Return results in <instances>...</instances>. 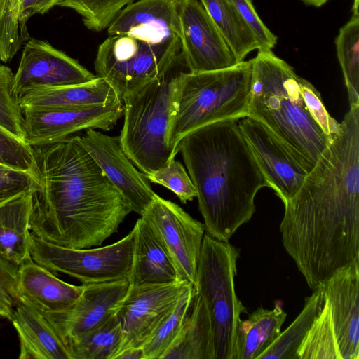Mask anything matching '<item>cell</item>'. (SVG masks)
I'll return each instance as SVG.
<instances>
[{"label": "cell", "instance_id": "1", "mask_svg": "<svg viewBox=\"0 0 359 359\" xmlns=\"http://www.w3.org/2000/svg\"><path fill=\"white\" fill-rule=\"evenodd\" d=\"M284 205L282 243L312 290L359 259L357 116H344L338 133Z\"/></svg>", "mask_w": 359, "mask_h": 359}, {"label": "cell", "instance_id": "2", "mask_svg": "<svg viewBox=\"0 0 359 359\" xmlns=\"http://www.w3.org/2000/svg\"><path fill=\"white\" fill-rule=\"evenodd\" d=\"M39 187L34 193L31 233L65 248L100 246L133 212L74 135L33 147Z\"/></svg>", "mask_w": 359, "mask_h": 359}, {"label": "cell", "instance_id": "3", "mask_svg": "<svg viewBox=\"0 0 359 359\" xmlns=\"http://www.w3.org/2000/svg\"><path fill=\"white\" fill-rule=\"evenodd\" d=\"M177 151L196 190L205 231L229 241L254 215L257 192L270 188L238 121H217L189 133Z\"/></svg>", "mask_w": 359, "mask_h": 359}, {"label": "cell", "instance_id": "4", "mask_svg": "<svg viewBox=\"0 0 359 359\" xmlns=\"http://www.w3.org/2000/svg\"><path fill=\"white\" fill-rule=\"evenodd\" d=\"M248 117L267 127L309 172L330 142L304 102L300 76L271 50L250 60Z\"/></svg>", "mask_w": 359, "mask_h": 359}, {"label": "cell", "instance_id": "5", "mask_svg": "<svg viewBox=\"0 0 359 359\" xmlns=\"http://www.w3.org/2000/svg\"><path fill=\"white\" fill-rule=\"evenodd\" d=\"M187 71L181 55L166 71L122 99L119 139L129 158L145 175L175 157L168 133L177 111L180 81Z\"/></svg>", "mask_w": 359, "mask_h": 359}, {"label": "cell", "instance_id": "6", "mask_svg": "<svg viewBox=\"0 0 359 359\" xmlns=\"http://www.w3.org/2000/svg\"><path fill=\"white\" fill-rule=\"evenodd\" d=\"M251 77L250 60L226 69L182 74L168 133L175 156L180 142L189 133L217 121L248 117Z\"/></svg>", "mask_w": 359, "mask_h": 359}, {"label": "cell", "instance_id": "7", "mask_svg": "<svg viewBox=\"0 0 359 359\" xmlns=\"http://www.w3.org/2000/svg\"><path fill=\"white\" fill-rule=\"evenodd\" d=\"M239 250L205 233L197 270L196 292L208 311L215 359H236L241 315L248 313L235 288Z\"/></svg>", "mask_w": 359, "mask_h": 359}, {"label": "cell", "instance_id": "8", "mask_svg": "<svg viewBox=\"0 0 359 359\" xmlns=\"http://www.w3.org/2000/svg\"><path fill=\"white\" fill-rule=\"evenodd\" d=\"M181 55L180 39L151 42L129 35L109 36L98 47L94 66L122 101L166 71Z\"/></svg>", "mask_w": 359, "mask_h": 359}, {"label": "cell", "instance_id": "9", "mask_svg": "<svg viewBox=\"0 0 359 359\" xmlns=\"http://www.w3.org/2000/svg\"><path fill=\"white\" fill-rule=\"evenodd\" d=\"M134 232L104 247L69 248L45 241L31 233L32 259L53 273H62L82 284L128 278L131 269Z\"/></svg>", "mask_w": 359, "mask_h": 359}, {"label": "cell", "instance_id": "10", "mask_svg": "<svg viewBox=\"0 0 359 359\" xmlns=\"http://www.w3.org/2000/svg\"><path fill=\"white\" fill-rule=\"evenodd\" d=\"M166 248L181 281L197 285L204 224L177 203L156 194L142 215Z\"/></svg>", "mask_w": 359, "mask_h": 359}, {"label": "cell", "instance_id": "11", "mask_svg": "<svg viewBox=\"0 0 359 359\" xmlns=\"http://www.w3.org/2000/svg\"><path fill=\"white\" fill-rule=\"evenodd\" d=\"M191 285L180 281L129 286L115 313L123 332V342L118 354L128 348H142Z\"/></svg>", "mask_w": 359, "mask_h": 359}, {"label": "cell", "instance_id": "12", "mask_svg": "<svg viewBox=\"0 0 359 359\" xmlns=\"http://www.w3.org/2000/svg\"><path fill=\"white\" fill-rule=\"evenodd\" d=\"M179 22L181 55L189 72L215 71L239 63L198 0H180Z\"/></svg>", "mask_w": 359, "mask_h": 359}, {"label": "cell", "instance_id": "13", "mask_svg": "<svg viewBox=\"0 0 359 359\" xmlns=\"http://www.w3.org/2000/svg\"><path fill=\"white\" fill-rule=\"evenodd\" d=\"M23 111L25 141L48 145L88 129L109 131L123 115V102L85 109H29Z\"/></svg>", "mask_w": 359, "mask_h": 359}, {"label": "cell", "instance_id": "14", "mask_svg": "<svg viewBox=\"0 0 359 359\" xmlns=\"http://www.w3.org/2000/svg\"><path fill=\"white\" fill-rule=\"evenodd\" d=\"M96 75L48 41L31 39L25 44L14 76L13 92L19 99L37 88L75 85Z\"/></svg>", "mask_w": 359, "mask_h": 359}, {"label": "cell", "instance_id": "15", "mask_svg": "<svg viewBox=\"0 0 359 359\" xmlns=\"http://www.w3.org/2000/svg\"><path fill=\"white\" fill-rule=\"evenodd\" d=\"M78 137L111 182L122 194L133 212L142 215L156 193L146 175L137 170L125 152L119 137L88 129Z\"/></svg>", "mask_w": 359, "mask_h": 359}, {"label": "cell", "instance_id": "16", "mask_svg": "<svg viewBox=\"0 0 359 359\" xmlns=\"http://www.w3.org/2000/svg\"><path fill=\"white\" fill-rule=\"evenodd\" d=\"M238 126L270 188L285 204L299 190L309 172L285 144L261 122L245 117Z\"/></svg>", "mask_w": 359, "mask_h": 359}, {"label": "cell", "instance_id": "17", "mask_svg": "<svg viewBox=\"0 0 359 359\" xmlns=\"http://www.w3.org/2000/svg\"><path fill=\"white\" fill-rule=\"evenodd\" d=\"M79 299L67 309L43 313L67 345L115 314L129 287L127 278L82 284Z\"/></svg>", "mask_w": 359, "mask_h": 359}, {"label": "cell", "instance_id": "18", "mask_svg": "<svg viewBox=\"0 0 359 359\" xmlns=\"http://www.w3.org/2000/svg\"><path fill=\"white\" fill-rule=\"evenodd\" d=\"M321 288L341 359H359V259L337 270Z\"/></svg>", "mask_w": 359, "mask_h": 359}, {"label": "cell", "instance_id": "19", "mask_svg": "<svg viewBox=\"0 0 359 359\" xmlns=\"http://www.w3.org/2000/svg\"><path fill=\"white\" fill-rule=\"evenodd\" d=\"M180 0H137L128 4L109 25V36L129 35L151 42L180 39Z\"/></svg>", "mask_w": 359, "mask_h": 359}, {"label": "cell", "instance_id": "20", "mask_svg": "<svg viewBox=\"0 0 359 359\" xmlns=\"http://www.w3.org/2000/svg\"><path fill=\"white\" fill-rule=\"evenodd\" d=\"M133 252L129 286L165 285L181 281L164 244L143 217L133 229Z\"/></svg>", "mask_w": 359, "mask_h": 359}, {"label": "cell", "instance_id": "21", "mask_svg": "<svg viewBox=\"0 0 359 359\" xmlns=\"http://www.w3.org/2000/svg\"><path fill=\"white\" fill-rule=\"evenodd\" d=\"M83 285L66 283L32 257L18 266V290L20 301L43 313H55L71 306L80 297Z\"/></svg>", "mask_w": 359, "mask_h": 359}, {"label": "cell", "instance_id": "22", "mask_svg": "<svg viewBox=\"0 0 359 359\" xmlns=\"http://www.w3.org/2000/svg\"><path fill=\"white\" fill-rule=\"evenodd\" d=\"M121 102L111 85L97 76L83 83L32 90L19 99L22 111L29 109H85Z\"/></svg>", "mask_w": 359, "mask_h": 359}, {"label": "cell", "instance_id": "23", "mask_svg": "<svg viewBox=\"0 0 359 359\" xmlns=\"http://www.w3.org/2000/svg\"><path fill=\"white\" fill-rule=\"evenodd\" d=\"M20 341V359H71L67 347L44 313L20 301L11 319Z\"/></svg>", "mask_w": 359, "mask_h": 359}, {"label": "cell", "instance_id": "24", "mask_svg": "<svg viewBox=\"0 0 359 359\" xmlns=\"http://www.w3.org/2000/svg\"><path fill=\"white\" fill-rule=\"evenodd\" d=\"M34 192L0 203V256L17 266L31 257L30 219Z\"/></svg>", "mask_w": 359, "mask_h": 359}, {"label": "cell", "instance_id": "25", "mask_svg": "<svg viewBox=\"0 0 359 359\" xmlns=\"http://www.w3.org/2000/svg\"><path fill=\"white\" fill-rule=\"evenodd\" d=\"M161 359H215L210 315L198 293L179 333Z\"/></svg>", "mask_w": 359, "mask_h": 359}, {"label": "cell", "instance_id": "26", "mask_svg": "<svg viewBox=\"0 0 359 359\" xmlns=\"http://www.w3.org/2000/svg\"><path fill=\"white\" fill-rule=\"evenodd\" d=\"M287 313L277 304L273 309L258 308L241 321L236 359H257L280 332Z\"/></svg>", "mask_w": 359, "mask_h": 359}, {"label": "cell", "instance_id": "27", "mask_svg": "<svg viewBox=\"0 0 359 359\" xmlns=\"http://www.w3.org/2000/svg\"><path fill=\"white\" fill-rule=\"evenodd\" d=\"M325 302L321 287L306 299L303 309L284 331L257 357V359H297V351L320 313Z\"/></svg>", "mask_w": 359, "mask_h": 359}, {"label": "cell", "instance_id": "28", "mask_svg": "<svg viewBox=\"0 0 359 359\" xmlns=\"http://www.w3.org/2000/svg\"><path fill=\"white\" fill-rule=\"evenodd\" d=\"M229 45L238 62L244 60L252 50H258V43L242 21L230 0H200Z\"/></svg>", "mask_w": 359, "mask_h": 359}, {"label": "cell", "instance_id": "29", "mask_svg": "<svg viewBox=\"0 0 359 359\" xmlns=\"http://www.w3.org/2000/svg\"><path fill=\"white\" fill-rule=\"evenodd\" d=\"M123 342V332L116 314L104 323L69 342L71 359H115Z\"/></svg>", "mask_w": 359, "mask_h": 359}, {"label": "cell", "instance_id": "30", "mask_svg": "<svg viewBox=\"0 0 359 359\" xmlns=\"http://www.w3.org/2000/svg\"><path fill=\"white\" fill-rule=\"evenodd\" d=\"M350 107L359 106V14H353L335 39Z\"/></svg>", "mask_w": 359, "mask_h": 359}, {"label": "cell", "instance_id": "31", "mask_svg": "<svg viewBox=\"0 0 359 359\" xmlns=\"http://www.w3.org/2000/svg\"><path fill=\"white\" fill-rule=\"evenodd\" d=\"M297 359H341L330 307L325 299L320 313L297 351Z\"/></svg>", "mask_w": 359, "mask_h": 359}, {"label": "cell", "instance_id": "32", "mask_svg": "<svg viewBox=\"0 0 359 359\" xmlns=\"http://www.w3.org/2000/svg\"><path fill=\"white\" fill-rule=\"evenodd\" d=\"M197 292L191 285L168 317L142 346L144 359H161L179 333Z\"/></svg>", "mask_w": 359, "mask_h": 359}, {"label": "cell", "instance_id": "33", "mask_svg": "<svg viewBox=\"0 0 359 359\" xmlns=\"http://www.w3.org/2000/svg\"><path fill=\"white\" fill-rule=\"evenodd\" d=\"M135 0H58L57 6L71 8L79 13L85 26L100 32L128 4Z\"/></svg>", "mask_w": 359, "mask_h": 359}, {"label": "cell", "instance_id": "34", "mask_svg": "<svg viewBox=\"0 0 359 359\" xmlns=\"http://www.w3.org/2000/svg\"><path fill=\"white\" fill-rule=\"evenodd\" d=\"M14 76L10 67L0 65V126L25 142L23 111L13 92Z\"/></svg>", "mask_w": 359, "mask_h": 359}, {"label": "cell", "instance_id": "35", "mask_svg": "<svg viewBox=\"0 0 359 359\" xmlns=\"http://www.w3.org/2000/svg\"><path fill=\"white\" fill-rule=\"evenodd\" d=\"M22 0H4V10L0 20V60L9 61L29 36L19 21Z\"/></svg>", "mask_w": 359, "mask_h": 359}, {"label": "cell", "instance_id": "36", "mask_svg": "<svg viewBox=\"0 0 359 359\" xmlns=\"http://www.w3.org/2000/svg\"><path fill=\"white\" fill-rule=\"evenodd\" d=\"M150 182L162 185L172 191L182 203L196 198L195 187L182 164L175 158L146 175Z\"/></svg>", "mask_w": 359, "mask_h": 359}, {"label": "cell", "instance_id": "37", "mask_svg": "<svg viewBox=\"0 0 359 359\" xmlns=\"http://www.w3.org/2000/svg\"><path fill=\"white\" fill-rule=\"evenodd\" d=\"M0 163L38 174L34 148L1 126Z\"/></svg>", "mask_w": 359, "mask_h": 359}, {"label": "cell", "instance_id": "38", "mask_svg": "<svg viewBox=\"0 0 359 359\" xmlns=\"http://www.w3.org/2000/svg\"><path fill=\"white\" fill-rule=\"evenodd\" d=\"M39 187L38 174L0 163V203Z\"/></svg>", "mask_w": 359, "mask_h": 359}, {"label": "cell", "instance_id": "39", "mask_svg": "<svg viewBox=\"0 0 359 359\" xmlns=\"http://www.w3.org/2000/svg\"><path fill=\"white\" fill-rule=\"evenodd\" d=\"M299 83L301 93L310 115L324 134L332 140L339 131L340 123L329 114L320 92L313 85L302 77Z\"/></svg>", "mask_w": 359, "mask_h": 359}, {"label": "cell", "instance_id": "40", "mask_svg": "<svg viewBox=\"0 0 359 359\" xmlns=\"http://www.w3.org/2000/svg\"><path fill=\"white\" fill-rule=\"evenodd\" d=\"M242 21L255 36L258 50H269L275 47L277 36L273 34L259 18L252 0H230Z\"/></svg>", "mask_w": 359, "mask_h": 359}, {"label": "cell", "instance_id": "41", "mask_svg": "<svg viewBox=\"0 0 359 359\" xmlns=\"http://www.w3.org/2000/svg\"><path fill=\"white\" fill-rule=\"evenodd\" d=\"M18 266L0 256V318L11 320L20 302L18 290Z\"/></svg>", "mask_w": 359, "mask_h": 359}, {"label": "cell", "instance_id": "42", "mask_svg": "<svg viewBox=\"0 0 359 359\" xmlns=\"http://www.w3.org/2000/svg\"><path fill=\"white\" fill-rule=\"evenodd\" d=\"M58 0H22L19 11V21L22 27L26 28L28 19L34 14H44L57 6Z\"/></svg>", "mask_w": 359, "mask_h": 359}, {"label": "cell", "instance_id": "43", "mask_svg": "<svg viewBox=\"0 0 359 359\" xmlns=\"http://www.w3.org/2000/svg\"><path fill=\"white\" fill-rule=\"evenodd\" d=\"M115 359H144L142 348H128L121 351Z\"/></svg>", "mask_w": 359, "mask_h": 359}, {"label": "cell", "instance_id": "44", "mask_svg": "<svg viewBox=\"0 0 359 359\" xmlns=\"http://www.w3.org/2000/svg\"><path fill=\"white\" fill-rule=\"evenodd\" d=\"M307 5L320 7L325 4L328 0H301Z\"/></svg>", "mask_w": 359, "mask_h": 359}, {"label": "cell", "instance_id": "45", "mask_svg": "<svg viewBox=\"0 0 359 359\" xmlns=\"http://www.w3.org/2000/svg\"><path fill=\"white\" fill-rule=\"evenodd\" d=\"M4 10V0H0V20L2 17L3 13Z\"/></svg>", "mask_w": 359, "mask_h": 359}, {"label": "cell", "instance_id": "46", "mask_svg": "<svg viewBox=\"0 0 359 359\" xmlns=\"http://www.w3.org/2000/svg\"><path fill=\"white\" fill-rule=\"evenodd\" d=\"M22 1H21V2H22Z\"/></svg>", "mask_w": 359, "mask_h": 359}, {"label": "cell", "instance_id": "47", "mask_svg": "<svg viewBox=\"0 0 359 359\" xmlns=\"http://www.w3.org/2000/svg\"></svg>", "mask_w": 359, "mask_h": 359}]
</instances>
